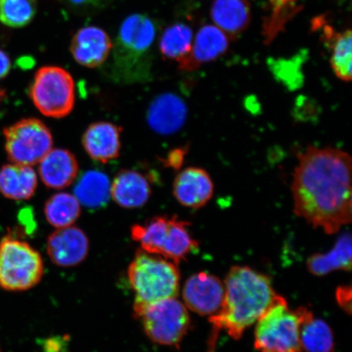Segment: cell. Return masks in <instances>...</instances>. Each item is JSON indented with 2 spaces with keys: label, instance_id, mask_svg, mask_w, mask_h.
<instances>
[{
  "label": "cell",
  "instance_id": "cell-1",
  "mask_svg": "<svg viewBox=\"0 0 352 352\" xmlns=\"http://www.w3.org/2000/svg\"><path fill=\"white\" fill-rule=\"evenodd\" d=\"M294 210L315 228L336 233L351 221V158L333 148L308 147L298 156Z\"/></svg>",
  "mask_w": 352,
  "mask_h": 352
},
{
  "label": "cell",
  "instance_id": "cell-2",
  "mask_svg": "<svg viewBox=\"0 0 352 352\" xmlns=\"http://www.w3.org/2000/svg\"><path fill=\"white\" fill-rule=\"evenodd\" d=\"M276 294L267 276L249 267H232L224 280V297L217 314L210 316L212 325L208 352H214L220 331L239 340L245 329L256 321L274 301Z\"/></svg>",
  "mask_w": 352,
  "mask_h": 352
},
{
  "label": "cell",
  "instance_id": "cell-3",
  "mask_svg": "<svg viewBox=\"0 0 352 352\" xmlns=\"http://www.w3.org/2000/svg\"><path fill=\"white\" fill-rule=\"evenodd\" d=\"M157 29L155 21L139 13L122 22L113 46V80L133 85L151 79V50Z\"/></svg>",
  "mask_w": 352,
  "mask_h": 352
},
{
  "label": "cell",
  "instance_id": "cell-4",
  "mask_svg": "<svg viewBox=\"0 0 352 352\" xmlns=\"http://www.w3.org/2000/svg\"><path fill=\"white\" fill-rule=\"evenodd\" d=\"M176 265L160 255L138 250L127 270L135 293L134 309L178 296L180 275Z\"/></svg>",
  "mask_w": 352,
  "mask_h": 352
},
{
  "label": "cell",
  "instance_id": "cell-5",
  "mask_svg": "<svg viewBox=\"0 0 352 352\" xmlns=\"http://www.w3.org/2000/svg\"><path fill=\"white\" fill-rule=\"evenodd\" d=\"M190 223L177 217H155L131 228L132 239L148 253L160 255L178 264L198 249L189 232Z\"/></svg>",
  "mask_w": 352,
  "mask_h": 352
},
{
  "label": "cell",
  "instance_id": "cell-6",
  "mask_svg": "<svg viewBox=\"0 0 352 352\" xmlns=\"http://www.w3.org/2000/svg\"><path fill=\"white\" fill-rule=\"evenodd\" d=\"M41 254L28 241L8 234L0 241V288L6 292H25L43 278Z\"/></svg>",
  "mask_w": 352,
  "mask_h": 352
},
{
  "label": "cell",
  "instance_id": "cell-7",
  "mask_svg": "<svg viewBox=\"0 0 352 352\" xmlns=\"http://www.w3.org/2000/svg\"><path fill=\"white\" fill-rule=\"evenodd\" d=\"M300 320L283 297L276 294L272 305L256 321L254 349L259 352H302Z\"/></svg>",
  "mask_w": 352,
  "mask_h": 352
},
{
  "label": "cell",
  "instance_id": "cell-8",
  "mask_svg": "<svg viewBox=\"0 0 352 352\" xmlns=\"http://www.w3.org/2000/svg\"><path fill=\"white\" fill-rule=\"evenodd\" d=\"M134 314L149 340L158 345L179 346L190 327L187 307L176 298L135 308Z\"/></svg>",
  "mask_w": 352,
  "mask_h": 352
},
{
  "label": "cell",
  "instance_id": "cell-9",
  "mask_svg": "<svg viewBox=\"0 0 352 352\" xmlns=\"http://www.w3.org/2000/svg\"><path fill=\"white\" fill-rule=\"evenodd\" d=\"M29 95L34 107L48 118L68 116L76 104L74 78L58 66H43L39 69L30 87Z\"/></svg>",
  "mask_w": 352,
  "mask_h": 352
},
{
  "label": "cell",
  "instance_id": "cell-10",
  "mask_svg": "<svg viewBox=\"0 0 352 352\" xmlns=\"http://www.w3.org/2000/svg\"><path fill=\"white\" fill-rule=\"evenodd\" d=\"M6 151L12 164L32 166L54 147L52 132L38 118H23L3 130Z\"/></svg>",
  "mask_w": 352,
  "mask_h": 352
},
{
  "label": "cell",
  "instance_id": "cell-11",
  "mask_svg": "<svg viewBox=\"0 0 352 352\" xmlns=\"http://www.w3.org/2000/svg\"><path fill=\"white\" fill-rule=\"evenodd\" d=\"M224 297V283L208 272L193 274L183 289L184 305L201 316H212L219 310Z\"/></svg>",
  "mask_w": 352,
  "mask_h": 352
},
{
  "label": "cell",
  "instance_id": "cell-12",
  "mask_svg": "<svg viewBox=\"0 0 352 352\" xmlns=\"http://www.w3.org/2000/svg\"><path fill=\"white\" fill-rule=\"evenodd\" d=\"M89 252V239L76 226L56 230L48 236L47 253L51 261L60 267H72L85 261Z\"/></svg>",
  "mask_w": 352,
  "mask_h": 352
},
{
  "label": "cell",
  "instance_id": "cell-13",
  "mask_svg": "<svg viewBox=\"0 0 352 352\" xmlns=\"http://www.w3.org/2000/svg\"><path fill=\"white\" fill-rule=\"evenodd\" d=\"M230 47V38L217 25L202 26L196 34L190 52L179 61V68L183 72H193L219 59Z\"/></svg>",
  "mask_w": 352,
  "mask_h": 352
},
{
  "label": "cell",
  "instance_id": "cell-14",
  "mask_svg": "<svg viewBox=\"0 0 352 352\" xmlns=\"http://www.w3.org/2000/svg\"><path fill=\"white\" fill-rule=\"evenodd\" d=\"M214 183L210 175L200 167H187L176 175L173 195L179 204L199 209L208 204L214 195Z\"/></svg>",
  "mask_w": 352,
  "mask_h": 352
},
{
  "label": "cell",
  "instance_id": "cell-15",
  "mask_svg": "<svg viewBox=\"0 0 352 352\" xmlns=\"http://www.w3.org/2000/svg\"><path fill=\"white\" fill-rule=\"evenodd\" d=\"M113 50L107 32L96 26L82 28L74 34L70 52L79 65L87 68L102 65Z\"/></svg>",
  "mask_w": 352,
  "mask_h": 352
},
{
  "label": "cell",
  "instance_id": "cell-16",
  "mask_svg": "<svg viewBox=\"0 0 352 352\" xmlns=\"http://www.w3.org/2000/svg\"><path fill=\"white\" fill-rule=\"evenodd\" d=\"M121 133V127L112 122L91 123L82 135V146L91 160L107 164L120 155Z\"/></svg>",
  "mask_w": 352,
  "mask_h": 352
},
{
  "label": "cell",
  "instance_id": "cell-17",
  "mask_svg": "<svg viewBox=\"0 0 352 352\" xmlns=\"http://www.w3.org/2000/svg\"><path fill=\"white\" fill-rule=\"evenodd\" d=\"M38 164L39 177L47 188L63 189L77 179L78 162L67 149L52 148Z\"/></svg>",
  "mask_w": 352,
  "mask_h": 352
},
{
  "label": "cell",
  "instance_id": "cell-18",
  "mask_svg": "<svg viewBox=\"0 0 352 352\" xmlns=\"http://www.w3.org/2000/svg\"><path fill=\"white\" fill-rule=\"evenodd\" d=\"M152 195L151 184L145 176L135 170H122L111 183L110 195L125 209L142 208Z\"/></svg>",
  "mask_w": 352,
  "mask_h": 352
},
{
  "label": "cell",
  "instance_id": "cell-19",
  "mask_svg": "<svg viewBox=\"0 0 352 352\" xmlns=\"http://www.w3.org/2000/svg\"><path fill=\"white\" fill-rule=\"evenodd\" d=\"M187 117V108L183 100L173 94L158 96L149 107L147 121L157 133L170 135L182 129Z\"/></svg>",
  "mask_w": 352,
  "mask_h": 352
},
{
  "label": "cell",
  "instance_id": "cell-20",
  "mask_svg": "<svg viewBox=\"0 0 352 352\" xmlns=\"http://www.w3.org/2000/svg\"><path fill=\"white\" fill-rule=\"evenodd\" d=\"M210 17L228 38L236 39L248 28L252 8L249 0H214Z\"/></svg>",
  "mask_w": 352,
  "mask_h": 352
},
{
  "label": "cell",
  "instance_id": "cell-21",
  "mask_svg": "<svg viewBox=\"0 0 352 352\" xmlns=\"http://www.w3.org/2000/svg\"><path fill=\"white\" fill-rule=\"evenodd\" d=\"M38 186V176L32 166L8 164L0 169V192L8 199L29 200Z\"/></svg>",
  "mask_w": 352,
  "mask_h": 352
},
{
  "label": "cell",
  "instance_id": "cell-22",
  "mask_svg": "<svg viewBox=\"0 0 352 352\" xmlns=\"http://www.w3.org/2000/svg\"><path fill=\"white\" fill-rule=\"evenodd\" d=\"M300 320L299 336L305 352H336L331 329L323 320L316 318L306 307L296 310Z\"/></svg>",
  "mask_w": 352,
  "mask_h": 352
},
{
  "label": "cell",
  "instance_id": "cell-23",
  "mask_svg": "<svg viewBox=\"0 0 352 352\" xmlns=\"http://www.w3.org/2000/svg\"><path fill=\"white\" fill-rule=\"evenodd\" d=\"M322 41L330 51V65L336 76L351 80L352 33L351 30L337 32L331 25H323Z\"/></svg>",
  "mask_w": 352,
  "mask_h": 352
},
{
  "label": "cell",
  "instance_id": "cell-24",
  "mask_svg": "<svg viewBox=\"0 0 352 352\" xmlns=\"http://www.w3.org/2000/svg\"><path fill=\"white\" fill-rule=\"evenodd\" d=\"M110 190L111 183L108 176L101 171L91 170L78 179L74 195L87 209L98 210L108 204L111 197Z\"/></svg>",
  "mask_w": 352,
  "mask_h": 352
},
{
  "label": "cell",
  "instance_id": "cell-25",
  "mask_svg": "<svg viewBox=\"0 0 352 352\" xmlns=\"http://www.w3.org/2000/svg\"><path fill=\"white\" fill-rule=\"evenodd\" d=\"M308 271L316 276H324L336 270L350 271L351 267V236L344 233L333 248L324 254L311 255L307 263Z\"/></svg>",
  "mask_w": 352,
  "mask_h": 352
},
{
  "label": "cell",
  "instance_id": "cell-26",
  "mask_svg": "<svg viewBox=\"0 0 352 352\" xmlns=\"http://www.w3.org/2000/svg\"><path fill=\"white\" fill-rule=\"evenodd\" d=\"M44 214L52 227L72 226L81 214V205L76 196L68 192H57L48 198Z\"/></svg>",
  "mask_w": 352,
  "mask_h": 352
},
{
  "label": "cell",
  "instance_id": "cell-27",
  "mask_svg": "<svg viewBox=\"0 0 352 352\" xmlns=\"http://www.w3.org/2000/svg\"><path fill=\"white\" fill-rule=\"evenodd\" d=\"M193 42L192 30L184 23H175L165 30L160 41V50L165 59L177 60L186 56Z\"/></svg>",
  "mask_w": 352,
  "mask_h": 352
},
{
  "label": "cell",
  "instance_id": "cell-28",
  "mask_svg": "<svg viewBox=\"0 0 352 352\" xmlns=\"http://www.w3.org/2000/svg\"><path fill=\"white\" fill-rule=\"evenodd\" d=\"M270 2L271 13L263 25V35L266 43L274 41L288 21L300 11L298 0H270Z\"/></svg>",
  "mask_w": 352,
  "mask_h": 352
},
{
  "label": "cell",
  "instance_id": "cell-29",
  "mask_svg": "<svg viewBox=\"0 0 352 352\" xmlns=\"http://www.w3.org/2000/svg\"><path fill=\"white\" fill-rule=\"evenodd\" d=\"M36 12L37 0H0V20L11 28L28 25Z\"/></svg>",
  "mask_w": 352,
  "mask_h": 352
},
{
  "label": "cell",
  "instance_id": "cell-30",
  "mask_svg": "<svg viewBox=\"0 0 352 352\" xmlns=\"http://www.w3.org/2000/svg\"><path fill=\"white\" fill-rule=\"evenodd\" d=\"M337 300L341 307L344 309L347 314H351V287H340L337 292Z\"/></svg>",
  "mask_w": 352,
  "mask_h": 352
},
{
  "label": "cell",
  "instance_id": "cell-31",
  "mask_svg": "<svg viewBox=\"0 0 352 352\" xmlns=\"http://www.w3.org/2000/svg\"><path fill=\"white\" fill-rule=\"evenodd\" d=\"M184 160L183 149H176V151L169 153L166 160V164H168L173 168H179L182 166Z\"/></svg>",
  "mask_w": 352,
  "mask_h": 352
},
{
  "label": "cell",
  "instance_id": "cell-32",
  "mask_svg": "<svg viewBox=\"0 0 352 352\" xmlns=\"http://www.w3.org/2000/svg\"><path fill=\"white\" fill-rule=\"evenodd\" d=\"M11 69V61L6 52L0 50V79L6 78Z\"/></svg>",
  "mask_w": 352,
  "mask_h": 352
},
{
  "label": "cell",
  "instance_id": "cell-33",
  "mask_svg": "<svg viewBox=\"0 0 352 352\" xmlns=\"http://www.w3.org/2000/svg\"><path fill=\"white\" fill-rule=\"evenodd\" d=\"M4 98H6V92L0 88V103H1Z\"/></svg>",
  "mask_w": 352,
  "mask_h": 352
},
{
  "label": "cell",
  "instance_id": "cell-34",
  "mask_svg": "<svg viewBox=\"0 0 352 352\" xmlns=\"http://www.w3.org/2000/svg\"><path fill=\"white\" fill-rule=\"evenodd\" d=\"M74 3L79 4L82 3H85L86 0H70Z\"/></svg>",
  "mask_w": 352,
  "mask_h": 352
},
{
  "label": "cell",
  "instance_id": "cell-35",
  "mask_svg": "<svg viewBox=\"0 0 352 352\" xmlns=\"http://www.w3.org/2000/svg\"><path fill=\"white\" fill-rule=\"evenodd\" d=\"M0 352H1V350H0Z\"/></svg>",
  "mask_w": 352,
  "mask_h": 352
}]
</instances>
